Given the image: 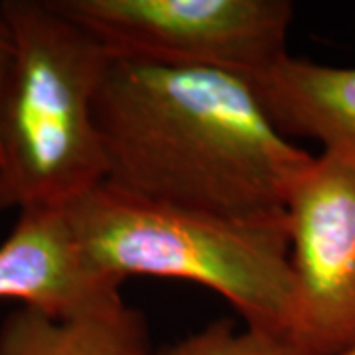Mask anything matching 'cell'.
Here are the masks:
<instances>
[{
  "label": "cell",
  "instance_id": "7",
  "mask_svg": "<svg viewBox=\"0 0 355 355\" xmlns=\"http://www.w3.org/2000/svg\"><path fill=\"white\" fill-rule=\"evenodd\" d=\"M286 139H312L322 150L355 154V69L284 55L249 79Z\"/></svg>",
  "mask_w": 355,
  "mask_h": 355
},
{
  "label": "cell",
  "instance_id": "11",
  "mask_svg": "<svg viewBox=\"0 0 355 355\" xmlns=\"http://www.w3.org/2000/svg\"><path fill=\"white\" fill-rule=\"evenodd\" d=\"M340 355H355V342L349 343V345H347V347H345V349H343Z\"/></svg>",
  "mask_w": 355,
  "mask_h": 355
},
{
  "label": "cell",
  "instance_id": "3",
  "mask_svg": "<svg viewBox=\"0 0 355 355\" xmlns=\"http://www.w3.org/2000/svg\"><path fill=\"white\" fill-rule=\"evenodd\" d=\"M16 44L0 113V214L65 209L105 184L95 101L113 53L55 0H2Z\"/></svg>",
  "mask_w": 355,
  "mask_h": 355
},
{
  "label": "cell",
  "instance_id": "4",
  "mask_svg": "<svg viewBox=\"0 0 355 355\" xmlns=\"http://www.w3.org/2000/svg\"><path fill=\"white\" fill-rule=\"evenodd\" d=\"M114 58L227 71L247 79L280 62L288 0H55Z\"/></svg>",
  "mask_w": 355,
  "mask_h": 355
},
{
  "label": "cell",
  "instance_id": "1",
  "mask_svg": "<svg viewBox=\"0 0 355 355\" xmlns=\"http://www.w3.org/2000/svg\"><path fill=\"white\" fill-rule=\"evenodd\" d=\"M95 119L105 184L227 216L282 211L314 154L286 139L243 76L113 58Z\"/></svg>",
  "mask_w": 355,
  "mask_h": 355
},
{
  "label": "cell",
  "instance_id": "10",
  "mask_svg": "<svg viewBox=\"0 0 355 355\" xmlns=\"http://www.w3.org/2000/svg\"><path fill=\"white\" fill-rule=\"evenodd\" d=\"M14 53H16V44H14L12 30L0 12V113H2V101L8 87V79L12 73Z\"/></svg>",
  "mask_w": 355,
  "mask_h": 355
},
{
  "label": "cell",
  "instance_id": "8",
  "mask_svg": "<svg viewBox=\"0 0 355 355\" xmlns=\"http://www.w3.org/2000/svg\"><path fill=\"white\" fill-rule=\"evenodd\" d=\"M148 322L123 300L76 318L18 306L0 324V355H150Z\"/></svg>",
  "mask_w": 355,
  "mask_h": 355
},
{
  "label": "cell",
  "instance_id": "2",
  "mask_svg": "<svg viewBox=\"0 0 355 355\" xmlns=\"http://www.w3.org/2000/svg\"><path fill=\"white\" fill-rule=\"evenodd\" d=\"M65 214L83 254L105 279L200 284L223 296L245 326L292 342L298 296L284 209L211 214L146 202L101 184Z\"/></svg>",
  "mask_w": 355,
  "mask_h": 355
},
{
  "label": "cell",
  "instance_id": "5",
  "mask_svg": "<svg viewBox=\"0 0 355 355\" xmlns=\"http://www.w3.org/2000/svg\"><path fill=\"white\" fill-rule=\"evenodd\" d=\"M284 211L298 296L292 343L306 355H340L355 342V154H314Z\"/></svg>",
  "mask_w": 355,
  "mask_h": 355
},
{
  "label": "cell",
  "instance_id": "6",
  "mask_svg": "<svg viewBox=\"0 0 355 355\" xmlns=\"http://www.w3.org/2000/svg\"><path fill=\"white\" fill-rule=\"evenodd\" d=\"M121 286L91 266L65 209L20 211L0 243V300L76 318L123 300Z\"/></svg>",
  "mask_w": 355,
  "mask_h": 355
},
{
  "label": "cell",
  "instance_id": "9",
  "mask_svg": "<svg viewBox=\"0 0 355 355\" xmlns=\"http://www.w3.org/2000/svg\"><path fill=\"white\" fill-rule=\"evenodd\" d=\"M150 355H306L291 340L268 331L243 326L233 320H216L203 330L191 334Z\"/></svg>",
  "mask_w": 355,
  "mask_h": 355
}]
</instances>
